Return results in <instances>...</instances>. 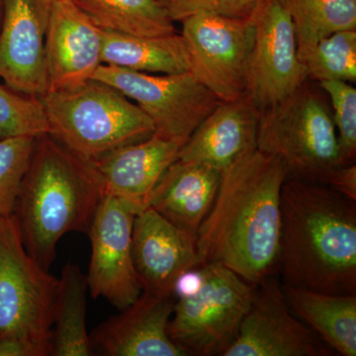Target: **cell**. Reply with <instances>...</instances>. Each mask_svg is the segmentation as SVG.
<instances>
[{"mask_svg": "<svg viewBox=\"0 0 356 356\" xmlns=\"http://www.w3.org/2000/svg\"><path fill=\"white\" fill-rule=\"evenodd\" d=\"M102 64L154 74L189 72L181 35L136 36L102 30Z\"/></svg>", "mask_w": 356, "mask_h": 356, "instance_id": "44dd1931", "label": "cell"}, {"mask_svg": "<svg viewBox=\"0 0 356 356\" xmlns=\"http://www.w3.org/2000/svg\"><path fill=\"white\" fill-rule=\"evenodd\" d=\"M282 161L254 149L221 172L215 202L197 233L201 266L219 264L257 285L277 271Z\"/></svg>", "mask_w": 356, "mask_h": 356, "instance_id": "6da1fadb", "label": "cell"}, {"mask_svg": "<svg viewBox=\"0 0 356 356\" xmlns=\"http://www.w3.org/2000/svg\"><path fill=\"white\" fill-rule=\"evenodd\" d=\"M221 172L177 159L154 187L149 207L187 233L197 236L216 199Z\"/></svg>", "mask_w": 356, "mask_h": 356, "instance_id": "d6986e66", "label": "cell"}, {"mask_svg": "<svg viewBox=\"0 0 356 356\" xmlns=\"http://www.w3.org/2000/svg\"><path fill=\"white\" fill-rule=\"evenodd\" d=\"M282 285L292 313L337 355H356V295H337Z\"/></svg>", "mask_w": 356, "mask_h": 356, "instance_id": "ffe728a7", "label": "cell"}, {"mask_svg": "<svg viewBox=\"0 0 356 356\" xmlns=\"http://www.w3.org/2000/svg\"><path fill=\"white\" fill-rule=\"evenodd\" d=\"M50 343L36 341L31 337L6 334L0 337V356H49Z\"/></svg>", "mask_w": 356, "mask_h": 356, "instance_id": "f546056e", "label": "cell"}, {"mask_svg": "<svg viewBox=\"0 0 356 356\" xmlns=\"http://www.w3.org/2000/svg\"><path fill=\"white\" fill-rule=\"evenodd\" d=\"M254 289L222 264L187 271L173 290L170 339L186 355H224L238 337Z\"/></svg>", "mask_w": 356, "mask_h": 356, "instance_id": "5b68a950", "label": "cell"}, {"mask_svg": "<svg viewBox=\"0 0 356 356\" xmlns=\"http://www.w3.org/2000/svg\"><path fill=\"white\" fill-rule=\"evenodd\" d=\"M296 33L298 56L332 33L356 30V0H280Z\"/></svg>", "mask_w": 356, "mask_h": 356, "instance_id": "cb8c5ba5", "label": "cell"}, {"mask_svg": "<svg viewBox=\"0 0 356 356\" xmlns=\"http://www.w3.org/2000/svg\"><path fill=\"white\" fill-rule=\"evenodd\" d=\"M318 84L331 102L341 163H353L356 156V88L344 81H327Z\"/></svg>", "mask_w": 356, "mask_h": 356, "instance_id": "83f0119b", "label": "cell"}, {"mask_svg": "<svg viewBox=\"0 0 356 356\" xmlns=\"http://www.w3.org/2000/svg\"><path fill=\"white\" fill-rule=\"evenodd\" d=\"M337 353L290 310L275 276L255 285L238 337L222 356H332Z\"/></svg>", "mask_w": 356, "mask_h": 356, "instance_id": "7c38bea8", "label": "cell"}, {"mask_svg": "<svg viewBox=\"0 0 356 356\" xmlns=\"http://www.w3.org/2000/svg\"><path fill=\"white\" fill-rule=\"evenodd\" d=\"M277 271L288 286L356 295V202L321 182L287 177Z\"/></svg>", "mask_w": 356, "mask_h": 356, "instance_id": "7a4b0ae2", "label": "cell"}, {"mask_svg": "<svg viewBox=\"0 0 356 356\" xmlns=\"http://www.w3.org/2000/svg\"><path fill=\"white\" fill-rule=\"evenodd\" d=\"M105 195L91 161L49 134L36 138L14 212L28 254L50 270L60 238L72 232L88 234Z\"/></svg>", "mask_w": 356, "mask_h": 356, "instance_id": "3957f363", "label": "cell"}, {"mask_svg": "<svg viewBox=\"0 0 356 356\" xmlns=\"http://www.w3.org/2000/svg\"><path fill=\"white\" fill-rule=\"evenodd\" d=\"M36 138L0 140V219L13 216Z\"/></svg>", "mask_w": 356, "mask_h": 356, "instance_id": "4316f807", "label": "cell"}, {"mask_svg": "<svg viewBox=\"0 0 356 356\" xmlns=\"http://www.w3.org/2000/svg\"><path fill=\"white\" fill-rule=\"evenodd\" d=\"M40 1H41L42 6L44 7L46 13L49 14L51 6H53L54 3L58 1H65V0H40Z\"/></svg>", "mask_w": 356, "mask_h": 356, "instance_id": "1f68e13d", "label": "cell"}, {"mask_svg": "<svg viewBox=\"0 0 356 356\" xmlns=\"http://www.w3.org/2000/svg\"><path fill=\"white\" fill-rule=\"evenodd\" d=\"M44 49L48 91L77 88L102 65V30L72 0L56 2L49 11Z\"/></svg>", "mask_w": 356, "mask_h": 356, "instance_id": "9a60e30c", "label": "cell"}, {"mask_svg": "<svg viewBox=\"0 0 356 356\" xmlns=\"http://www.w3.org/2000/svg\"><path fill=\"white\" fill-rule=\"evenodd\" d=\"M58 280L28 254L16 218L0 219V337L51 344Z\"/></svg>", "mask_w": 356, "mask_h": 356, "instance_id": "52a82bcc", "label": "cell"}, {"mask_svg": "<svg viewBox=\"0 0 356 356\" xmlns=\"http://www.w3.org/2000/svg\"><path fill=\"white\" fill-rule=\"evenodd\" d=\"M261 111L247 95L221 102L185 142L178 159L222 172L257 149Z\"/></svg>", "mask_w": 356, "mask_h": 356, "instance_id": "ac0fdd59", "label": "cell"}, {"mask_svg": "<svg viewBox=\"0 0 356 356\" xmlns=\"http://www.w3.org/2000/svg\"><path fill=\"white\" fill-rule=\"evenodd\" d=\"M175 298L143 291L135 302L93 330V353L103 356H185L168 334Z\"/></svg>", "mask_w": 356, "mask_h": 356, "instance_id": "2e32d148", "label": "cell"}, {"mask_svg": "<svg viewBox=\"0 0 356 356\" xmlns=\"http://www.w3.org/2000/svg\"><path fill=\"white\" fill-rule=\"evenodd\" d=\"M252 18L254 39L245 95L261 112L291 95L308 76L292 21L280 0H262Z\"/></svg>", "mask_w": 356, "mask_h": 356, "instance_id": "30bf717a", "label": "cell"}, {"mask_svg": "<svg viewBox=\"0 0 356 356\" xmlns=\"http://www.w3.org/2000/svg\"><path fill=\"white\" fill-rule=\"evenodd\" d=\"M189 72L221 102L245 95L254 18L198 13L182 20Z\"/></svg>", "mask_w": 356, "mask_h": 356, "instance_id": "9c48e42d", "label": "cell"}, {"mask_svg": "<svg viewBox=\"0 0 356 356\" xmlns=\"http://www.w3.org/2000/svg\"><path fill=\"white\" fill-rule=\"evenodd\" d=\"M173 22L198 13L250 18L262 0H159Z\"/></svg>", "mask_w": 356, "mask_h": 356, "instance_id": "f1b7e54d", "label": "cell"}, {"mask_svg": "<svg viewBox=\"0 0 356 356\" xmlns=\"http://www.w3.org/2000/svg\"><path fill=\"white\" fill-rule=\"evenodd\" d=\"M49 135L88 161L151 137L153 122L118 89L90 79L67 90L40 97Z\"/></svg>", "mask_w": 356, "mask_h": 356, "instance_id": "277c9868", "label": "cell"}, {"mask_svg": "<svg viewBox=\"0 0 356 356\" xmlns=\"http://www.w3.org/2000/svg\"><path fill=\"white\" fill-rule=\"evenodd\" d=\"M321 184L327 185L344 197L356 202L355 163L337 166L325 175Z\"/></svg>", "mask_w": 356, "mask_h": 356, "instance_id": "4dcf8cb0", "label": "cell"}, {"mask_svg": "<svg viewBox=\"0 0 356 356\" xmlns=\"http://www.w3.org/2000/svg\"><path fill=\"white\" fill-rule=\"evenodd\" d=\"M1 13H2V0H0V19H1Z\"/></svg>", "mask_w": 356, "mask_h": 356, "instance_id": "d6a6232c", "label": "cell"}, {"mask_svg": "<svg viewBox=\"0 0 356 356\" xmlns=\"http://www.w3.org/2000/svg\"><path fill=\"white\" fill-rule=\"evenodd\" d=\"M92 79L118 89L153 122L154 134L185 140L221 102L191 72L154 74L102 65Z\"/></svg>", "mask_w": 356, "mask_h": 356, "instance_id": "ba28073f", "label": "cell"}, {"mask_svg": "<svg viewBox=\"0 0 356 356\" xmlns=\"http://www.w3.org/2000/svg\"><path fill=\"white\" fill-rule=\"evenodd\" d=\"M134 266L143 291L173 296L177 280L201 266L197 236L177 228L151 207L135 216Z\"/></svg>", "mask_w": 356, "mask_h": 356, "instance_id": "5bb4252c", "label": "cell"}, {"mask_svg": "<svg viewBox=\"0 0 356 356\" xmlns=\"http://www.w3.org/2000/svg\"><path fill=\"white\" fill-rule=\"evenodd\" d=\"M48 16L40 0H2L0 79L21 95L40 98L48 92Z\"/></svg>", "mask_w": 356, "mask_h": 356, "instance_id": "4fadbf2b", "label": "cell"}, {"mask_svg": "<svg viewBox=\"0 0 356 356\" xmlns=\"http://www.w3.org/2000/svg\"><path fill=\"white\" fill-rule=\"evenodd\" d=\"M185 140L151 137L118 147L91 161L107 195L123 201L136 215L149 207L159 178L179 156Z\"/></svg>", "mask_w": 356, "mask_h": 356, "instance_id": "e0dca14e", "label": "cell"}, {"mask_svg": "<svg viewBox=\"0 0 356 356\" xmlns=\"http://www.w3.org/2000/svg\"><path fill=\"white\" fill-rule=\"evenodd\" d=\"M135 216L130 206L106 194L88 233L91 243L86 274L88 291L92 298L102 297L119 311L127 308L143 292L132 254Z\"/></svg>", "mask_w": 356, "mask_h": 356, "instance_id": "8fae6325", "label": "cell"}, {"mask_svg": "<svg viewBox=\"0 0 356 356\" xmlns=\"http://www.w3.org/2000/svg\"><path fill=\"white\" fill-rule=\"evenodd\" d=\"M49 134L41 100L21 95L0 83V140Z\"/></svg>", "mask_w": 356, "mask_h": 356, "instance_id": "484cf974", "label": "cell"}, {"mask_svg": "<svg viewBox=\"0 0 356 356\" xmlns=\"http://www.w3.org/2000/svg\"><path fill=\"white\" fill-rule=\"evenodd\" d=\"M86 274L76 264H65L58 280L51 332L53 356H91L86 327Z\"/></svg>", "mask_w": 356, "mask_h": 356, "instance_id": "7402d4cb", "label": "cell"}, {"mask_svg": "<svg viewBox=\"0 0 356 356\" xmlns=\"http://www.w3.org/2000/svg\"><path fill=\"white\" fill-rule=\"evenodd\" d=\"M74 4L104 31L163 36L177 33L159 0H72Z\"/></svg>", "mask_w": 356, "mask_h": 356, "instance_id": "603a6c76", "label": "cell"}, {"mask_svg": "<svg viewBox=\"0 0 356 356\" xmlns=\"http://www.w3.org/2000/svg\"><path fill=\"white\" fill-rule=\"evenodd\" d=\"M307 76L316 83L356 81V30L332 33L299 56Z\"/></svg>", "mask_w": 356, "mask_h": 356, "instance_id": "d4e9b609", "label": "cell"}, {"mask_svg": "<svg viewBox=\"0 0 356 356\" xmlns=\"http://www.w3.org/2000/svg\"><path fill=\"white\" fill-rule=\"evenodd\" d=\"M308 81L261 112L257 149L280 159L288 177L322 182L343 163L325 93Z\"/></svg>", "mask_w": 356, "mask_h": 356, "instance_id": "8992f818", "label": "cell"}]
</instances>
